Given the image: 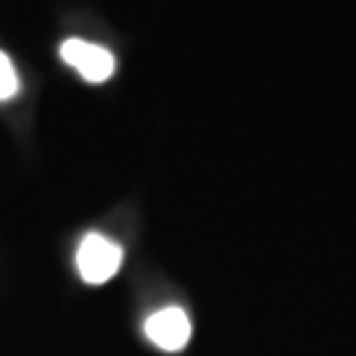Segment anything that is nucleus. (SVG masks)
<instances>
[{
    "mask_svg": "<svg viewBox=\"0 0 356 356\" xmlns=\"http://www.w3.org/2000/svg\"><path fill=\"white\" fill-rule=\"evenodd\" d=\"M76 267L82 280L90 285H103L114 277L122 267V248L114 241L103 238V235H88L79 243L76 251Z\"/></svg>",
    "mask_w": 356,
    "mask_h": 356,
    "instance_id": "nucleus-1",
    "label": "nucleus"
},
{
    "mask_svg": "<svg viewBox=\"0 0 356 356\" xmlns=\"http://www.w3.org/2000/svg\"><path fill=\"white\" fill-rule=\"evenodd\" d=\"M61 58L69 66H74L88 82H103L114 74V56L103 45L88 42V40H66L61 45Z\"/></svg>",
    "mask_w": 356,
    "mask_h": 356,
    "instance_id": "nucleus-2",
    "label": "nucleus"
},
{
    "mask_svg": "<svg viewBox=\"0 0 356 356\" xmlns=\"http://www.w3.org/2000/svg\"><path fill=\"white\" fill-rule=\"evenodd\" d=\"M145 335L161 351H179L191 341V319L182 309L169 306L145 319Z\"/></svg>",
    "mask_w": 356,
    "mask_h": 356,
    "instance_id": "nucleus-3",
    "label": "nucleus"
},
{
    "mask_svg": "<svg viewBox=\"0 0 356 356\" xmlns=\"http://www.w3.org/2000/svg\"><path fill=\"white\" fill-rule=\"evenodd\" d=\"M16 90H19V79H16V72H13L11 58L0 51V101L11 98Z\"/></svg>",
    "mask_w": 356,
    "mask_h": 356,
    "instance_id": "nucleus-4",
    "label": "nucleus"
}]
</instances>
